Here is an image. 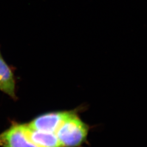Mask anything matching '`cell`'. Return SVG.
Segmentation results:
<instances>
[{
  "label": "cell",
  "mask_w": 147,
  "mask_h": 147,
  "mask_svg": "<svg viewBox=\"0 0 147 147\" xmlns=\"http://www.w3.org/2000/svg\"><path fill=\"white\" fill-rule=\"evenodd\" d=\"M88 132V126L73 112L59 127L56 135L62 147H77L84 142Z\"/></svg>",
  "instance_id": "obj_1"
},
{
  "label": "cell",
  "mask_w": 147,
  "mask_h": 147,
  "mask_svg": "<svg viewBox=\"0 0 147 147\" xmlns=\"http://www.w3.org/2000/svg\"><path fill=\"white\" fill-rule=\"evenodd\" d=\"M73 112L64 111L46 113L38 117L27 125L36 130L56 134L64 121Z\"/></svg>",
  "instance_id": "obj_2"
},
{
  "label": "cell",
  "mask_w": 147,
  "mask_h": 147,
  "mask_svg": "<svg viewBox=\"0 0 147 147\" xmlns=\"http://www.w3.org/2000/svg\"><path fill=\"white\" fill-rule=\"evenodd\" d=\"M2 147H37L27 138L23 124H17L0 134Z\"/></svg>",
  "instance_id": "obj_3"
},
{
  "label": "cell",
  "mask_w": 147,
  "mask_h": 147,
  "mask_svg": "<svg viewBox=\"0 0 147 147\" xmlns=\"http://www.w3.org/2000/svg\"><path fill=\"white\" fill-rule=\"evenodd\" d=\"M28 140L37 147H62L56 134L32 129L27 124H23Z\"/></svg>",
  "instance_id": "obj_4"
},
{
  "label": "cell",
  "mask_w": 147,
  "mask_h": 147,
  "mask_svg": "<svg viewBox=\"0 0 147 147\" xmlns=\"http://www.w3.org/2000/svg\"><path fill=\"white\" fill-rule=\"evenodd\" d=\"M0 90L11 97L16 96V82L9 67L0 56Z\"/></svg>",
  "instance_id": "obj_5"
},
{
  "label": "cell",
  "mask_w": 147,
  "mask_h": 147,
  "mask_svg": "<svg viewBox=\"0 0 147 147\" xmlns=\"http://www.w3.org/2000/svg\"><path fill=\"white\" fill-rule=\"evenodd\" d=\"M0 56H1V53H0Z\"/></svg>",
  "instance_id": "obj_6"
}]
</instances>
